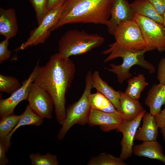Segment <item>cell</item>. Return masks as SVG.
Returning a JSON list of instances; mask_svg holds the SVG:
<instances>
[{
  "label": "cell",
  "mask_w": 165,
  "mask_h": 165,
  "mask_svg": "<svg viewBox=\"0 0 165 165\" xmlns=\"http://www.w3.org/2000/svg\"><path fill=\"white\" fill-rule=\"evenodd\" d=\"M75 66L69 58L58 53L51 55L46 64L39 66L34 82L51 96L53 102L56 120L62 125L65 118V95L74 79Z\"/></svg>",
  "instance_id": "cell-1"
},
{
  "label": "cell",
  "mask_w": 165,
  "mask_h": 165,
  "mask_svg": "<svg viewBox=\"0 0 165 165\" xmlns=\"http://www.w3.org/2000/svg\"><path fill=\"white\" fill-rule=\"evenodd\" d=\"M112 0H67L53 31L69 24L93 23L107 25Z\"/></svg>",
  "instance_id": "cell-2"
},
{
  "label": "cell",
  "mask_w": 165,
  "mask_h": 165,
  "mask_svg": "<svg viewBox=\"0 0 165 165\" xmlns=\"http://www.w3.org/2000/svg\"><path fill=\"white\" fill-rule=\"evenodd\" d=\"M109 48L103 51L101 53L109 54L104 60L105 63L116 58L121 57L123 59L121 64L116 65L112 63L110 64V68H105L109 72L116 75L118 82L122 84L132 76L130 72L131 67L137 65L147 70L149 73L154 72V66L145 59L144 54L146 52L155 50L149 46L141 51H135L127 49L115 42L109 45Z\"/></svg>",
  "instance_id": "cell-3"
},
{
  "label": "cell",
  "mask_w": 165,
  "mask_h": 165,
  "mask_svg": "<svg viewBox=\"0 0 165 165\" xmlns=\"http://www.w3.org/2000/svg\"><path fill=\"white\" fill-rule=\"evenodd\" d=\"M105 41L103 37L97 34L77 29L68 30L58 41V53L65 58L83 54L100 46Z\"/></svg>",
  "instance_id": "cell-4"
},
{
  "label": "cell",
  "mask_w": 165,
  "mask_h": 165,
  "mask_svg": "<svg viewBox=\"0 0 165 165\" xmlns=\"http://www.w3.org/2000/svg\"><path fill=\"white\" fill-rule=\"evenodd\" d=\"M92 73L88 71L85 77V87L80 98L69 105L66 109L64 120L57 135V138L62 140L69 129L76 124L84 125L88 123L91 109L89 98L92 87Z\"/></svg>",
  "instance_id": "cell-5"
},
{
  "label": "cell",
  "mask_w": 165,
  "mask_h": 165,
  "mask_svg": "<svg viewBox=\"0 0 165 165\" xmlns=\"http://www.w3.org/2000/svg\"><path fill=\"white\" fill-rule=\"evenodd\" d=\"M63 9V5L47 11L38 26L32 30L26 41L15 51L24 50L29 47L44 43L50 36L51 29L58 22Z\"/></svg>",
  "instance_id": "cell-6"
},
{
  "label": "cell",
  "mask_w": 165,
  "mask_h": 165,
  "mask_svg": "<svg viewBox=\"0 0 165 165\" xmlns=\"http://www.w3.org/2000/svg\"><path fill=\"white\" fill-rule=\"evenodd\" d=\"M113 35L116 42L129 49L141 51L148 46L139 26L133 20L121 22L115 28Z\"/></svg>",
  "instance_id": "cell-7"
},
{
  "label": "cell",
  "mask_w": 165,
  "mask_h": 165,
  "mask_svg": "<svg viewBox=\"0 0 165 165\" xmlns=\"http://www.w3.org/2000/svg\"><path fill=\"white\" fill-rule=\"evenodd\" d=\"M132 20L139 26L148 46L157 49L160 53L165 51V29L162 24L136 13Z\"/></svg>",
  "instance_id": "cell-8"
},
{
  "label": "cell",
  "mask_w": 165,
  "mask_h": 165,
  "mask_svg": "<svg viewBox=\"0 0 165 165\" xmlns=\"http://www.w3.org/2000/svg\"><path fill=\"white\" fill-rule=\"evenodd\" d=\"M27 100L31 108L38 115L43 119L52 118L53 100L46 90L34 82L31 85Z\"/></svg>",
  "instance_id": "cell-9"
},
{
  "label": "cell",
  "mask_w": 165,
  "mask_h": 165,
  "mask_svg": "<svg viewBox=\"0 0 165 165\" xmlns=\"http://www.w3.org/2000/svg\"><path fill=\"white\" fill-rule=\"evenodd\" d=\"M39 66L38 62L28 78L23 82L19 89L9 97L0 99V118L14 113V109L17 105L23 101L27 100L31 85L37 76Z\"/></svg>",
  "instance_id": "cell-10"
},
{
  "label": "cell",
  "mask_w": 165,
  "mask_h": 165,
  "mask_svg": "<svg viewBox=\"0 0 165 165\" xmlns=\"http://www.w3.org/2000/svg\"><path fill=\"white\" fill-rule=\"evenodd\" d=\"M146 112L145 110H144L133 120L124 121L116 130L117 132H121L123 135L120 142L121 149L119 157L124 160L132 156L135 136L143 117Z\"/></svg>",
  "instance_id": "cell-11"
},
{
  "label": "cell",
  "mask_w": 165,
  "mask_h": 165,
  "mask_svg": "<svg viewBox=\"0 0 165 165\" xmlns=\"http://www.w3.org/2000/svg\"><path fill=\"white\" fill-rule=\"evenodd\" d=\"M126 121L119 112H106L91 109L88 123L91 126H99L104 132L116 130Z\"/></svg>",
  "instance_id": "cell-12"
},
{
  "label": "cell",
  "mask_w": 165,
  "mask_h": 165,
  "mask_svg": "<svg viewBox=\"0 0 165 165\" xmlns=\"http://www.w3.org/2000/svg\"><path fill=\"white\" fill-rule=\"evenodd\" d=\"M134 13L126 0H112L111 16L106 26L108 33L113 35L116 26L121 22L132 20Z\"/></svg>",
  "instance_id": "cell-13"
},
{
  "label": "cell",
  "mask_w": 165,
  "mask_h": 165,
  "mask_svg": "<svg viewBox=\"0 0 165 165\" xmlns=\"http://www.w3.org/2000/svg\"><path fill=\"white\" fill-rule=\"evenodd\" d=\"M18 27L15 10L0 8V34L9 39L17 34Z\"/></svg>",
  "instance_id": "cell-14"
},
{
  "label": "cell",
  "mask_w": 165,
  "mask_h": 165,
  "mask_svg": "<svg viewBox=\"0 0 165 165\" xmlns=\"http://www.w3.org/2000/svg\"><path fill=\"white\" fill-rule=\"evenodd\" d=\"M133 153L137 156L157 160L165 164V155L162 146L156 140L143 141L134 146Z\"/></svg>",
  "instance_id": "cell-15"
},
{
  "label": "cell",
  "mask_w": 165,
  "mask_h": 165,
  "mask_svg": "<svg viewBox=\"0 0 165 165\" xmlns=\"http://www.w3.org/2000/svg\"><path fill=\"white\" fill-rule=\"evenodd\" d=\"M142 124L137 130L134 140L145 141L156 140L158 134V127L154 116L146 112L142 118Z\"/></svg>",
  "instance_id": "cell-16"
},
{
  "label": "cell",
  "mask_w": 165,
  "mask_h": 165,
  "mask_svg": "<svg viewBox=\"0 0 165 165\" xmlns=\"http://www.w3.org/2000/svg\"><path fill=\"white\" fill-rule=\"evenodd\" d=\"M121 113L126 121L133 120L144 110L138 100L133 99L125 93L119 91Z\"/></svg>",
  "instance_id": "cell-17"
},
{
  "label": "cell",
  "mask_w": 165,
  "mask_h": 165,
  "mask_svg": "<svg viewBox=\"0 0 165 165\" xmlns=\"http://www.w3.org/2000/svg\"><path fill=\"white\" fill-rule=\"evenodd\" d=\"M149 108V113L152 116L157 115L161 108L165 105V86L160 83L153 85L149 90L145 101Z\"/></svg>",
  "instance_id": "cell-18"
},
{
  "label": "cell",
  "mask_w": 165,
  "mask_h": 165,
  "mask_svg": "<svg viewBox=\"0 0 165 165\" xmlns=\"http://www.w3.org/2000/svg\"><path fill=\"white\" fill-rule=\"evenodd\" d=\"M92 86L97 91L105 96L114 105L117 110L120 109V94L101 77L99 72L95 71L92 74Z\"/></svg>",
  "instance_id": "cell-19"
},
{
  "label": "cell",
  "mask_w": 165,
  "mask_h": 165,
  "mask_svg": "<svg viewBox=\"0 0 165 165\" xmlns=\"http://www.w3.org/2000/svg\"><path fill=\"white\" fill-rule=\"evenodd\" d=\"M20 119L15 127L10 133L3 140L0 141L5 145L7 152L11 145V138L15 131L20 127L26 125L39 126L43 122V119L35 112L28 105L24 111L22 113Z\"/></svg>",
  "instance_id": "cell-20"
},
{
  "label": "cell",
  "mask_w": 165,
  "mask_h": 165,
  "mask_svg": "<svg viewBox=\"0 0 165 165\" xmlns=\"http://www.w3.org/2000/svg\"><path fill=\"white\" fill-rule=\"evenodd\" d=\"M129 4L134 13L149 18L163 24V17L148 0H136Z\"/></svg>",
  "instance_id": "cell-21"
},
{
  "label": "cell",
  "mask_w": 165,
  "mask_h": 165,
  "mask_svg": "<svg viewBox=\"0 0 165 165\" xmlns=\"http://www.w3.org/2000/svg\"><path fill=\"white\" fill-rule=\"evenodd\" d=\"M127 86L124 93L130 98L138 100L141 92L148 85L144 75L139 74L137 76L127 79Z\"/></svg>",
  "instance_id": "cell-22"
},
{
  "label": "cell",
  "mask_w": 165,
  "mask_h": 165,
  "mask_svg": "<svg viewBox=\"0 0 165 165\" xmlns=\"http://www.w3.org/2000/svg\"><path fill=\"white\" fill-rule=\"evenodd\" d=\"M89 101L91 109L106 112H118L108 99L97 91L90 94Z\"/></svg>",
  "instance_id": "cell-23"
},
{
  "label": "cell",
  "mask_w": 165,
  "mask_h": 165,
  "mask_svg": "<svg viewBox=\"0 0 165 165\" xmlns=\"http://www.w3.org/2000/svg\"><path fill=\"white\" fill-rule=\"evenodd\" d=\"M22 114H11L2 118L0 121V140H4L10 133L22 117Z\"/></svg>",
  "instance_id": "cell-24"
},
{
  "label": "cell",
  "mask_w": 165,
  "mask_h": 165,
  "mask_svg": "<svg viewBox=\"0 0 165 165\" xmlns=\"http://www.w3.org/2000/svg\"><path fill=\"white\" fill-rule=\"evenodd\" d=\"M120 157H116L110 154L102 152L96 157H92L88 165H127Z\"/></svg>",
  "instance_id": "cell-25"
},
{
  "label": "cell",
  "mask_w": 165,
  "mask_h": 165,
  "mask_svg": "<svg viewBox=\"0 0 165 165\" xmlns=\"http://www.w3.org/2000/svg\"><path fill=\"white\" fill-rule=\"evenodd\" d=\"M29 157L32 165H58L59 161L56 155L49 152L42 155L39 152L31 153Z\"/></svg>",
  "instance_id": "cell-26"
},
{
  "label": "cell",
  "mask_w": 165,
  "mask_h": 165,
  "mask_svg": "<svg viewBox=\"0 0 165 165\" xmlns=\"http://www.w3.org/2000/svg\"><path fill=\"white\" fill-rule=\"evenodd\" d=\"M21 85L19 80L12 76L0 75V91L12 94Z\"/></svg>",
  "instance_id": "cell-27"
},
{
  "label": "cell",
  "mask_w": 165,
  "mask_h": 165,
  "mask_svg": "<svg viewBox=\"0 0 165 165\" xmlns=\"http://www.w3.org/2000/svg\"><path fill=\"white\" fill-rule=\"evenodd\" d=\"M33 7L36 14L38 24L47 12L48 0H28Z\"/></svg>",
  "instance_id": "cell-28"
},
{
  "label": "cell",
  "mask_w": 165,
  "mask_h": 165,
  "mask_svg": "<svg viewBox=\"0 0 165 165\" xmlns=\"http://www.w3.org/2000/svg\"><path fill=\"white\" fill-rule=\"evenodd\" d=\"M9 39L5 38L0 42V63L9 59L11 56L12 52L8 48Z\"/></svg>",
  "instance_id": "cell-29"
},
{
  "label": "cell",
  "mask_w": 165,
  "mask_h": 165,
  "mask_svg": "<svg viewBox=\"0 0 165 165\" xmlns=\"http://www.w3.org/2000/svg\"><path fill=\"white\" fill-rule=\"evenodd\" d=\"M157 79L159 83L165 86V58H162L159 62Z\"/></svg>",
  "instance_id": "cell-30"
},
{
  "label": "cell",
  "mask_w": 165,
  "mask_h": 165,
  "mask_svg": "<svg viewBox=\"0 0 165 165\" xmlns=\"http://www.w3.org/2000/svg\"><path fill=\"white\" fill-rule=\"evenodd\" d=\"M157 12L163 17L165 10V0H148Z\"/></svg>",
  "instance_id": "cell-31"
},
{
  "label": "cell",
  "mask_w": 165,
  "mask_h": 165,
  "mask_svg": "<svg viewBox=\"0 0 165 165\" xmlns=\"http://www.w3.org/2000/svg\"><path fill=\"white\" fill-rule=\"evenodd\" d=\"M7 152L4 144L0 141V165H5L9 162L8 159L7 157L6 153Z\"/></svg>",
  "instance_id": "cell-32"
},
{
  "label": "cell",
  "mask_w": 165,
  "mask_h": 165,
  "mask_svg": "<svg viewBox=\"0 0 165 165\" xmlns=\"http://www.w3.org/2000/svg\"><path fill=\"white\" fill-rule=\"evenodd\" d=\"M154 116L159 128H161L165 127V107L159 113Z\"/></svg>",
  "instance_id": "cell-33"
},
{
  "label": "cell",
  "mask_w": 165,
  "mask_h": 165,
  "mask_svg": "<svg viewBox=\"0 0 165 165\" xmlns=\"http://www.w3.org/2000/svg\"><path fill=\"white\" fill-rule=\"evenodd\" d=\"M67 0H48L47 9L49 10L57 6L63 5Z\"/></svg>",
  "instance_id": "cell-34"
},
{
  "label": "cell",
  "mask_w": 165,
  "mask_h": 165,
  "mask_svg": "<svg viewBox=\"0 0 165 165\" xmlns=\"http://www.w3.org/2000/svg\"><path fill=\"white\" fill-rule=\"evenodd\" d=\"M160 129V132L163 136V137L165 144V127H163Z\"/></svg>",
  "instance_id": "cell-35"
},
{
  "label": "cell",
  "mask_w": 165,
  "mask_h": 165,
  "mask_svg": "<svg viewBox=\"0 0 165 165\" xmlns=\"http://www.w3.org/2000/svg\"><path fill=\"white\" fill-rule=\"evenodd\" d=\"M163 23L162 24L165 29V10L163 13Z\"/></svg>",
  "instance_id": "cell-36"
}]
</instances>
